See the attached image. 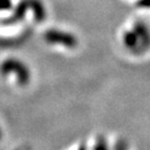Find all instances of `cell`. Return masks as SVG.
<instances>
[{
  "label": "cell",
  "instance_id": "1",
  "mask_svg": "<svg viewBox=\"0 0 150 150\" xmlns=\"http://www.w3.org/2000/svg\"><path fill=\"white\" fill-rule=\"evenodd\" d=\"M0 71L4 75L9 74V73H15L18 82L21 86L27 83L29 81V78H30L29 70L26 68V66L23 65L20 61H16L13 59H6L5 62H3V64L0 67Z\"/></svg>",
  "mask_w": 150,
  "mask_h": 150
},
{
  "label": "cell",
  "instance_id": "2",
  "mask_svg": "<svg viewBox=\"0 0 150 150\" xmlns=\"http://www.w3.org/2000/svg\"><path fill=\"white\" fill-rule=\"evenodd\" d=\"M45 40L51 44H59L66 47H74L76 45V39L72 35L59 30H48L45 33Z\"/></svg>",
  "mask_w": 150,
  "mask_h": 150
},
{
  "label": "cell",
  "instance_id": "3",
  "mask_svg": "<svg viewBox=\"0 0 150 150\" xmlns=\"http://www.w3.org/2000/svg\"><path fill=\"white\" fill-rule=\"evenodd\" d=\"M28 8H29V2H28V0H22L21 2L17 5L16 8H15L13 16L9 19H7L6 21H5V23L13 24V23H16V22L21 21Z\"/></svg>",
  "mask_w": 150,
  "mask_h": 150
},
{
  "label": "cell",
  "instance_id": "4",
  "mask_svg": "<svg viewBox=\"0 0 150 150\" xmlns=\"http://www.w3.org/2000/svg\"><path fill=\"white\" fill-rule=\"evenodd\" d=\"M28 2H29V7L33 9L35 21H44L45 17H46V12H45L43 3L40 0H28Z\"/></svg>",
  "mask_w": 150,
  "mask_h": 150
},
{
  "label": "cell",
  "instance_id": "5",
  "mask_svg": "<svg viewBox=\"0 0 150 150\" xmlns=\"http://www.w3.org/2000/svg\"><path fill=\"white\" fill-rule=\"evenodd\" d=\"M94 150H108V144H106L105 140L102 137H99L97 139V142L94 146Z\"/></svg>",
  "mask_w": 150,
  "mask_h": 150
},
{
  "label": "cell",
  "instance_id": "6",
  "mask_svg": "<svg viewBox=\"0 0 150 150\" xmlns=\"http://www.w3.org/2000/svg\"><path fill=\"white\" fill-rule=\"evenodd\" d=\"M114 150H128L127 142L124 140H118L114 146Z\"/></svg>",
  "mask_w": 150,
  "mask_h": 150
},
{
  "label": "cell",
  "instance_id": "7",
  "mask_svg": "<svg viewBox=\"0 0 150 150\" xmlns=\"http://www.w3.org/2000/svg\"><path fill=\"white\" fill-rule=\"evenodd\" d=\"M12 7L11 0H0V11H6Z\"/></svg>",
  "mask_w": 150,
  "mask_h": 150
},
{
  "label": "cell",
  "instance_id": "8",
  "mask_svg": "<svg viewBox=\"0 0 150 150\" xmlns=\"http://www.w3.org/2000/svg\"><path fill=\"white\" fill-rule=\"evenodd\" d=\"M78 150H87V147H86V146H81Z\"/></svg>",
  "mask_w": 150,
  "mask_h": 150
},
{
  "label": "cell",
  "instance_id": "9",
  "mask_svg": "<svg viewBox=\"0 0 150 150\" xmlns=\"http://www.w3.org/2000/svg\"><path fill=\"white\" fill-rule=\"evenodd\" d=\"M0 138H1V130H0Z\"/></svg>",
  "mask_w": 150,
  "mask_h": 150
}]
</instances>
